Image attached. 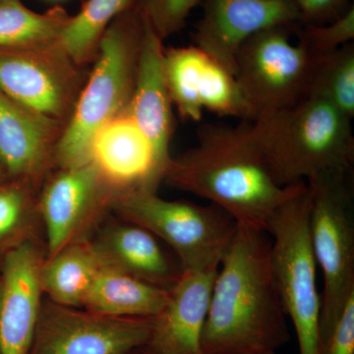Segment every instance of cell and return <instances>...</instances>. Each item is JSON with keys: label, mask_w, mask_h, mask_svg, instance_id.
<instances>
[{"label": "cell", "mask_w": 354, "mask_h": 354, "mask_svg": "<svg viewBox=\"0 0 354 354\" xmlns=\"http://www.w3.org/2000/svg\"><path fill=\"white\" fill-rule=\"evenodd\" d=\"M196 146L171 158L164 181L208 200L242 227L267 234L272 216L304 187L281 185L251 133L250 122L237 127L202 124Z\"/></svg>", "instance_id": "1"}, {"label": "cell", "mask_w": 354, "mask_h": 354, "mask_svg": "<svg viewBox=\"0 0 354 354\" xmlns=\"http://www.w3.org/2000/svg\"><path fill=\"white\" fill-rule=\"evenodd\" d=\"M290 341L267 234L237 225L212 290L204 354L276 353Z\"/></svg>", "instance_id": "2"}, {"label": "cell", "mask_w": 354, "mask_h": 354, "mask_svg": "<svg viewBox=\"0 0 354 354\" xmlns=\"http://www.w3.org/2000/svg\"><path fill=\"white\" fill-rule=\"evenodd\" d=\"M353 120L325 100L308 97L251 121V133L281 185L327 174H349Z\"/></svg>", "instance_id": "3"}, {"label": "cell", "mask_w": 354, "mask_h": 354, "mask_svg": "<svg viewBox=\"0 0 354 354\" xmlns=\"http://www.w3.org/2000/svg\"><path fill=\"white\" fill-rule=\"evenodd\" d=\"M144 32L145 19L134 4L106 28L92 72L55 146L53 169L90 162L95 135L127 111L136 82Z\"/></svg>", "instance_id": "4"}, {"label": "cell", "mask_w": 354, "mask_h": 354, "mask_svg": "<svg viewBox=\"0 0 354 354\" xmlns=\"http://www.w3.org/2000/svg\"><path fill=\"white\" fill-rule=\"evenodd\" d=\"M271 263L286 317L297 333L299 354H318L322 297L317 286V262L310 239L309 192L305 183L272 216Z\"/></svg>", "instance_id": "5"}, {"label": "cell", "mask_w": 354, "mask_h": 354, "mask_svg": "<svg viewBox=\"0 0 354 354\" xmlns=\"http://www.w3.org/2000/svg\"><path fill=\"white\" fill-rule=\"evenodd\" d=\"M111 211L152 232L176 254L183 271L218 267L237 227L216 205L171 201L152 192L120 195Z\"/></svg>", "instance_id": "6"}, {"label": "cell", "mask_w": 354, "mask_h": 354, "mask_svg": "<svg viewBox=\"0 0 354 354\" xmlns=\"http://www.w3.org/2000/svg\"><path fill=\"white\" fill-rule=\"evenodd\" d=\"M348 176L327 174L306 181L310 239L324 279L320 339L354 293L353 195Z\"/></svg>", "instance_id": "7"}, {"label": "cell", "mask_w": 354, "mask_h": 354, "mask_svg": "<svg viewBox=\"0 0 354 354\" xmlns=\"http://www.w3.org/2000/svg\"><path fill=\"white\" fill-rule=\"evenodd\" d=\"M295 25L263 30L247 39L237 53L234 77L252 109L254 120L309 97L321 55L297 34V41H293Z\"/></svg>", "instance_id": "8"}, {"label": "cell", "mask_w": 354, "mask_h": 354, "mask_svg": "<svg viewBox=\"0 0 354 354\" xmlns=\"http://www.w3.org/2000/svg\"><path fill=\"white\" fill-rule=\"evenodd\" d=\"M59 44L35 50H0V92L62 128L71 118L87 78Z\"/></svg>", "instance_id": "9"}, {"label": "cell", "mask_w": 354, "mask_h": 354, "mask_svg": "<svg viewBox=\"0 0 354 354\" xmlns=\"http://www.w3.org/2000/svg\"><path fill=\"white\" fill-rule=\"evenodd\" d=\"M151 330L152 319L115 318L46 300L28 354H134Z\"/></svg>", "instance_id": "10"}, {"label": "cell", "mask_w": 354, "mask_h": 354, "mask_svg": "<svg viewBox=\"0 0 354 354\" xmlns=\"http://www.w3.org/2000/svg\"><path fill=\"white\" fill-rule=\"evenodd\" d=\"M114 194L92 162L51 171L39 191L38 209L46 235V257L88 239Z\"/></svg>", "instance_id": "11"}, {"label": "cell", "mask_w": 354, "mask_h": 354, "mask_svg": "<svg viewBox=\"0 0 354 354\" xmlns=\"http://www.w3.org/2000/svg\"><path fill=\"white\" fill-rule=\"evenodd\" d=\"M165 80L172 106L183 121H200L205 111L254 120L234 74L193 44L165 48Z\"/></svg>", "instance_id": "12"}, {"label": "cell", "mask_w": 354, "mask_h": 354, "mask_svg": "<svg viewBox=\"0 0 354 354\" xmlns=\"http://www.w3.org/2000/svg\"><path fill=\"white\" fill-rule=\"evenodd\" d=\"M193 41L230 73L242 44L263 30L300 23L295 0H202Z\"/></svg>", "instance_id": "13"}, {"label": "cell", "mask_w": 354, "mask_h": 354, "mask_svg": "<svg viewBox=\"0 0 354 354\" xmlns=\"http://www.w3.org/2000/svg\"><path fill=\"white\" fill-rule=\"evenodd\" d=\"M44 258L37 239L1 257L0 354L29 353L43 304L39 271Z\"/></svg>", "instance_id": "14"}, {"label": "cell", "mask_w": 354, "mask_h": 354, "mask_svg": "<svg viewBox=\"0 0 354 354\" xmlns=\"http://www.w3.org/2000/svg\"><path fill=\"white\" fill-rule=\"evenodd\" d=\"M90 162L113 191L114 198L128 193H157L165 179V167L127 111L95 135Z\"/></svg>", "instance_id": "15"}, {"label": "cell", "mask_w": 354, "mask_h": 354, "mask_svg": "<svg viewBox=\"0 0 354 354\" xmlns=\"http://www.w3.org/2000/svg\"><path fill=\"white\" fill-rule=\"evenodd\" d=\"M218 267L186 270L169 291L164 308L152 319L150 354H204L202 335Z\"/></svg>", "instance_id": "16"}, {"label": "cell", "mask_w": 354, "mask_h": 354, "mask_svg": "<svg viewBox=\"0 0 354 354\" xmlns=\"http://www.w3.org/2000/svg\"><path fill=\"white\" fill-rule=\"evenodd\" d=\"M64 128L16 104L0 92V162L7 178L41 189L53 169Z\"/></svg>", "instance_id": "17"}, {"label": "cell", "mask_w": 354, "mask_h": 354, "mask_svg": "<svg viewBox=\"0 0 354 354\" xmlns=\"http://www.w3.org/2000/svg\"><path fill=\"white\" fill-rule=\"evenodd\" d=\"M121 221L109 223L90 239L102 267L171 290L183 272L176 254L167 252L162 242L146 228Z\"/></svg>", "instance_id": "18"}, {"label": "cell", "mask_w": 354, "mask_h": 354, "mask_svg": "<svg viewBox=\"0 0 354 354\" xmlns=\"http://www.w3.org/2000/svg\"><path fill=\"white\" fill-rule=\"evenodd\" d=\"M162 43L145 20L136 82L127 111L150 141L167 171L172 158L169 148L176 123L165 80Z\"/></svg>", "instance_id": "19"}, {"label": "cell", "mask_w": 354, "mask_h": 354, "mask_svg": "<svg viewBox=\"0 0 354 354\" xmlns=\"http://www.w3.org/2000/svg\"><path fill=\"white\" fill-rule=\"evenodd\" d=\"M169 291L102 267L91 286L83 308L115 318L153 319L162 311Z\"/></svg>", "instance_id": "20"}, {"label": "cell", "mask_w": 354, "mask_h": 354, "mask_svg": "<svg viewBox=\"0 0 354 354\" xmlns=\"http://www.w3.org/2000/svg\"><path fill=\"white\" fill-rule=\"evenodd\" d=\"M101 268L90 239L74 242L44 258L39 271L41 291L53 304L83 308Z\"/></svg>", "instance_id": "21"}, {"label": "cell", "mask_w": 354, "mask_h": 354, "mask_svg": "<svg viewBox=\"0 0 354 354\" xmlns=\"http://www.w3.org/2000/svg\"><path fill=\"white\" fill-rule=\"evenodd\" d=\"M71 15L60 6L39 13L21 0L0 3V50H35L59 44Z\"/></svg>", "instance_id": "22"}, {"label": "cell", "mask_w": 354, "mask_h": 354, "mask_svg": "<svg viewBox=\"0 0 354 354\" xmlns=\"http://www.w3.org/2000/svg\"><path fill=\"white\" fill-rule=\"evenodd\" d=\"M133 4L134 0H86L70 18L59 46L79 66L94 62L106 28Z\"/></svg>", "instance_id": "23"}, {"label": "cell", "mask_w": 354, "mask_h": 354, "mask_svg": "<svg viewBox=\"0 0 354 354\" xmlns=\"http://www.w3.org/2000/svg\"><path fill=\"white\" fill-rule=\"evenodd\" d=\"M38 188L24 181L0 183V257L25 242L37 239L41 218Z\"/></svg>", "instance_id": "24"}, {"label": "cell", "mask_w": 354, "mask_h": 354, "mask_svg": "<svg viewBox=\"0 0 354 354\" xmlns=\"http://www.w3.org/2000/svg\"><path fill=\"white\" fill-rule=\"evenodd\" d=\"M309 97L325 100L353 120V43L319 57L314 70Z\"/></svg>", "instance_id": "25"}, {"label": "cell", "mask_w": 354, "mask_h": 354, "mask_svg": "<svg viewBox=\"0 0 354 354\" xmlns=\"http://www.w3.org/2000/svg\"><path fill=\"white\" fill-rule=\"evenodd\" d=\"M202 0H134V6L158 38L165 41L185 27Z\"/></svg>", "instance_id": "26"}, {"label": "cell", "mask_w": 354, "mask_h": 354, "mask_svg": "<svg viewBox=\"0 0 354 354\" xmlns=\"http://www.w3.org/2000/svg\"><path fill=\"white\" fill-rule=\"evenodd\" d=\"M298 38L316 53L328 55L337 48L353 43L354 39V6H351L339 18L321 25L295 26Z\"/></svg>", "instance_id": "27"}, {"label": "cell", "mask_w": 354, "mask_h": 354, "mask_svg": "<svg viewBox=\"0 0 354 354\" xmlns=\"http://www.w3.org/2000/svg\"><path fill=\"white\" fill-rule=\"evenodd\" d=\"M318 354H354V293L332 329L320 339Z\"/></svg>", "instance_id": "28"}, {"label": "cell", "mask_w": 354, "mask_h": 354, "mask_svg": "<svg viewBox=\"0 0 354 354\" xmlns=\"http://www.w3.org/2000/svg\"><path fill=\"white\" fill-rule=\"evenodd\" d=\"M300 24L321 25L334 21L353 6L351 0H295Z\"/></svg>", "instance_id": "29"}, {"label": "cell", "mask_w": 354, "mask_h": 354, "mask_svg": "<svg viewBox=\"0 0 354 354\" xmlns=\"http://www.w3.org/2000/svg\"><path fill=\"white\" fill-rule=\"evenodd\" d=\"M8 180L7 178L6 171H4L3 167H2L1 162H0V183H4V181Z\"/></svg>", "instance_id": "30"}, {"label": "cell", "mask_w": 354, "mask_h": 354, "mask_svg": "<svg viewBox=\"0 0 354 354\" xmlns=\"http://www.w3.org/2000/svg\"><path fill=\"white\" fill-rule=\"evenodd\" d=\"M134 354H150V353H149L148 351H147L145 348H141V349H139L138 351H136V353H135Z\"/></svg>", "instance_id": "31"}, {"label": "cell", "mask_w": 354, "mask_h": 354, "mask_svg": "<svg viewBox=\"0 0 354 354\" xmlns=\"http://www.w3.org/2000/svg\"><path fill=\"white\" fill-rule=\"evenodd\" d=\"M0 295H1V276H0Z\"/></svg>", "instance_id": "32"}, {"label": "cell", "mask_w": 354, "mask_h": 354, "mask_svg": "<svg viewBox=\"0 0 354 354\" xmlns=\"http://www.w3.org/2000/svg\"><path fill=\"white\" fill-rule=\"evenodd\" d=\"M50 1H62V0H50Z\"/></svg>", "instance_id": "33"}, {"label": "cell", "mask_w": 354, "mask_h": 354, "mask_svg": "<svg viewBox=\"0 0 354 354\" xmlns=\"http://www.w3.org/2000/svg\"><path fill=\"white\" fill-rule=\"evenodd\" d=\"M262 354H277L276 353H262Z\"/></svg>", "instance_id": "34"}, {"label": "cell", "mask_w": 354, "mask_h": 354, "mask_svg": "<svg viewBox=\"0 0 354 354\" xmlns=\"http://www.w3.org/2000/svg\"><path fill=\"white\" fill-rule=\"evenodd\" d=\"M2 1H3V0H0V3H1Z\"/></svg>", "instance_id": "35"}]
</instances>
